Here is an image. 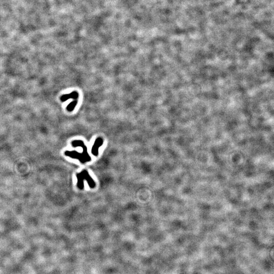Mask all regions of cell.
<instances>
[{
    "label": "cell",
    "mask_w": 274,
    "mask_h": 274,
    "mask_svg": "<svg viewBox=\"0 0 274 274\" xmlns=\"http://www.w3.org/2000/svg\"><path fill=\"white\" fill-rule=\"evenodd\" d=\"M71 144L73 147H82L83 152L82 153H79L76 151H66L65 152V155L74 159L78 160L82 164H84L85 162L91 160V158L87 152V147L85 146L82 141L74 140L72 141Z\"/></svg>",
    "instance_id": "1"
},
{
    "label": "cell",
    "mask_w": 274,
    "mask_h": 274,
    "mask_svg": "<svg viewBox=\"0 0 274 274\" xmlns=\"http://www.w3.org/2000/svg\"><path fill=\"white\" fill-rule=\"evenodd\" d=\"M77 178L78 180L77 186L80 189H83L84 188L83 182L84 180L87 181L89 187L91 188H95L96 185L95 182L86 170H83L81 173L77 174Z\"/></svg>",
    "instance_id": "2"
},
{
    "label": "cell",
    "mask_w": 274,
    "mask_h": 274,
    "mask_svg": "<svg viewBox=\"0 0 274 274\" xmlns=\"http://www.w3.org/2000/svg\"><path fill=\"white\" fill-rule=\"evenodd\" d=\"M103 139L101 137H98L96 140L91 149V152L93 155L97 156L98 155V148L103 144Z\"/></svg>",
    "instance_id": "3"
},
{
    "label": "cell",
    "mask_w": 274,
    "mask_h": 274,
    "mask_svg": "<svg viewBox=\"0 0 274 274\" xmlns=\"http://www.w3.org/2000/svg\"><path fill=\"white\" fill-rule=\"evenodd\" d=\"M79 97V93L77 91H73L69 94H66V95H63L61 97V101L62 102H65L67 100H68L72 98V99L77 100Z\"/></svg>",
    "instance_id": "4"
},
{
    "label": "cell",
    "mask_w": 274,
    "mask_h": 274,
    "mask_svg": "<svg viewBox=\"0 0 274 274\" xmlns=\"http://www.w3.org/2000/svg\"><path fill=\"white\" fill-rule=\"evenodd\" d=\"M78 101L76 100L71 102L68 105L67 107V110H68V112H72V111H73Z\"/></svg>",
    "instance_id": "5"
}]
</instances>
